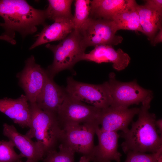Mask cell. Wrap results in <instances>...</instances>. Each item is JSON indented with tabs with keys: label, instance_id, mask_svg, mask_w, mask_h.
Returning <instances> with one entry per match:
<instances>
[{
	"label": "cell",
	"instance_id": "f1b7e54d",
	"mask_svg": "<svg viewBox=\"0 0 162 162\" xmlns=\"http://www.w3.org/2000/svg\"><path fill=\"white\" fill-rule=\"evenodd\" d=\"M156 125L157 128H158L157 132L161 136L162 135V120L160 119L156 121Z\"/></svg>",
	"mask_w": 162,
	"mask_h": 162
},
{
	"label": "cell",
	"instance_id": "4dcf8cb0",
	"mask_svg": "<svg viewBox=\"0 0 162 162\" xmlns=\"http://www.w3.org/2000/svg\"><path fill=\"white\" fill-rule=\"evenodd\" d=\"M25 162H32L29 160L27 159V160Z\"/></svg>",
	"mask_w": 162,
	"mask_h": 162
},
{
	"label": "cell",
	"instance_id": "9c48e42d",
	"mask_svg": "<svg viewBox=\"0 0 162 162\" xmlns=\"http://www.w3.org/2000/svg\"><path fill=\"white\" fill-rule=\"evenodd\" d=\"M109 83L112 102L110 106L128 107L130 105L138 104L152 95L151 91L139 86L136 81L128 82L117 81L115 74L111 73Z\"/></svg>",
	"mask_w": 162,
	"mask_h": 162
},
{
	"label": "cell",
	"instance_id": "d6986e66",
	"mask_svg": "<svg viewBox=\"0 0 162 162\" xmlns=\"http://www.w3.org/2000/svg\"><path fill=\"white\" fill-rule=\"evenodd\" d=\"M137 8L142 33L151 42L157 32L162 28V11L154 10L145 5L137 4Z\"/></svg>",
	"mask_w": 162,
	"mask_h": 162
},
{
	"label": "cell",
	"instance_id": "d4e9b609",
	"mask_svg": "<svg viewBox=\"0 0 162 162\" xmlns=\"http://www.w3.org/2000/svg\"><path fill=\"white\" fill-rule=\"evenodd\" d=\"M15 146L10 141H0V162H22L20 154L15 152Z\"/></svg>",
	"mask_w": 162,
	"mask_h": 162
},
{
	"label": "cell",
	"instance_id": "7c38bea8",
	"mask_svg": "<svg viewBox=\"0 0 162 162\" xmlns=\"http://www.w3.org/2000/svg\"><path fill=\"white\" fill-rule=\"evenodd\" d=\"M140 108H129L110 106L102 110L99 121L100 128L103 130L125 132L134 116L138 114Z\"/></svg>",
	"mask_w": 162,
	"mask_h": 162
},
{
	"label": "cell",
	"instance_id": "603a6c76",
	"mask_svg": "<svg viewBox=\"0 0 162 162\" xmlns=\"http://www.w3.org/2000/svg\"><path fill=\"white\" fill-rule=\"evenodd\" d=\"M75 153L70 148L61 144L58 151L55 149L48 151L43 160L44 162H74Z\"/></svg>",
	"mask_w": 162,
	"mask_h": 162
},
{
	"label": "cell",
	"instance_id": "ba28073f",
	"mask_svg": "<svg viewBox=\"0 0 162 162\" xmlns=\"http://www.w3.org/2000/svg\"><path fill=\"white\" fill-rule=\"evenodd\" d=\"M96 124H70L63 126L59 141L75 152L91 155L94 146Z\"/></svg>",
	"mask_w": 162,
	"mask_h": 162
},
{
	"label": "cell",
	"instance_id": "f546056e",
	"mask_svg": "<svg viewBox=\"0 0 162 162\" xmlns=\"http://www.w3.org/2000/svg\"><path fill=\"white\" fill-rule=\"evenodd\" d=\"M92 161V157L90 155H83L80 159L79 162H90Z\"/></svg>",
	"mask_w": 162,
	"mask_h": 162
},
{
	"label": "cell",
	"instance_id": "1f68e13d",
	"mask_svg": "<svg viewBox=\"0 0 162 162\" xmlns=\"http://www.w3.org/2000/svg\"></svg>",
	"mask_w": 162,
	"mask_h": 162
},
{
	"label": "cell",
	"instance_id": "2e32d148",
	"mask_svg": "<svg viewBox=\"0 0 162 162\" xmlns=\"http://www.w3.org/2000/svg\"><path fill=\"white\" fill-rule=\"evenodd\" d=\"M66 92L49 75L35 103L42 110L57 116Z\"/></svg>",
	"mask_w": 162,
	"mask_h": 162
},
{
	"label": "cell",
	"instance_id": "8992f818",
	"mask_svg": "<svg viewBox=\"0 0 162 162\" xmlns=\"http://www.w3.org/2000/svg\"><path fill=\"white\" fill-rule=\"evenodd\" d=\"M118 31L112 20L89 18L79 32L86 48L101 45H117L122 40V36L116 34Z\"/></svg>",
	"mask_w": 162,
	"mask_h": 162
},
{
	"label": "cell",
	"instance_id": "3957f363",
	"mask_svg": "<svg viewBox=\"0 0 162 162\" xmlns=\"http://www.w3.org/2000/svg\"><path fill=\"white\" fill-rule=\"evenodd\" d=\"M29 103L31 123L26 134L36 139L45 155L48 151L55 149L60 140L62 128L56 115L42 110L35 103Z\"/></svg>",
	"mask_w": 162,
	"mask_h": 162
},
{
	"label": "cell",
	"instance_id": "e0dca14e",
	"mask_svg": "<svg viewBox=\"0 0 162 162\" xmlns=\"http://www.w3.org/2000/svg\"><path fill=\"white\" fill-rule=\"evenodd\" d=\"M73 19L59 18L52 24L44 26L42 31L36 35V40L29 50L48 42L64 39L74 30Z\"/></svg>",
	"mask_w": 162,
	"mask_h": 162
},
{
	"label": "cell",
	"instance_id": "5bb4252c",
	"mask_svg": "<svg viewBox=\"0 0 162 162\" xmlns=\"http://www.w3.org/2000/svg\"><path fill=\"white\" fill-rule=\"evenodd\" d=\"M130 60L128 55L121 49L116 50L112 46L108 45L95 46L88 53L85 52L80 59V61L93 62L97 63L111 62L113 64V68L118 71L126 68Z\"/></svg>",
	"mask_w": 162,
	"mask_h": 162
},
{
	"label": "cell",
	"instance_id": "4316f807",
	"mask_svg": "<svg viewBox=\"0 0 162 162\" xmlns=\"http://www.w3.org/2000/svg\"><path fill=\"white\" fill-rule=\"evenodd\" d=\"M162 41V28H160L155 36L152 40L151 42L153 46Z\"/></svg>",
	"mask_w": 162,
	"mask_h": 162
},
{
	"label": "cell",
	"instance_id": "4fadbf2b",
	"mask_svg": "<svg viewBox=\"0 0 162 162\" xmlns=\"http://www.w3.org/2000/svg\"><path fill=\"white\" fill-rule=\"evenodd\" d=\"M3 134L20 150L22 157H26L32 162L43 160L45 153L39 143L33 141L26 134L19 132L14 125L4 124Z\"/></svg>",
	"mask_w": 162,
	"mask_h": 162
},
{
	"label": "cell",
	"instance_id": "44dd1931",
	"mask_svg": "<svg viewBox=\"0 0 162 162\" xmlns=\"http://www.w3.org/2000/svg\"><path fill=\"white\" fill-rule=\"evenodd\" d=\"M71 0H48L45 10L46 18L55 21L62 18L73 19L71 11Z\"/></svg>",
	"mask_w": 162,
	"mask_h": 162
},
{
	"label": "cell",
	"instance_id": "7402d4cb",
	"mask_svg": "<svg viewBox=\"0 0 162 162\" xmlns=\"http://www.w3.org/2000/svg\"><path fill=\"white\" fill-rule=\"evenodd\" d=\"M90 1L89 0L75 1V12L73 19L74 30L79 32L90 18Z\"/></svg>",
	"mask_w": 162,
	"mask_h": 162
},
{
	"label": "cell",
	"instance_id": "52a82bcc",
	"mask_svg": "<svg viewBox=\"0 0 162 162\" xmlns=\"http://www.w3.org/2000/svg\"><path fill=\"white\" fill-rule=\"evenodd\" d=\"M66 92L77 99L103 109L110 106L112 99L108 82L95 85L67 79Z\"/></svg>",
	"mask_w": 162,
	"mask_h": 162
},
{
	"label": "cell",
	"instance_id": "83f0119b",
	"mask_svg": "<svg viewBox=\"0 0 162 162\" xmlns=\"http://www.w3.org/2000/svg\"><path fill=\"white\" fill-rule=\"evenodd\" d=\"M0 39L6 41L13 45L16 44V41L14 38L6 34L0 35Z\"/></svg>",
	"mask_w": 162,
	"mask_h": 162
},
{
	"label": "cell",
	"instance_id": "cb8c5ba5",
	"mask_svg": "<svg viewBox=\"0 0 162 162\" xmlns=\"http://www.w3.org/2000/svg\"><path fill=\"white\" fill-rule=\"evenodd\" d=\"M124 162H162V148L156 152L146 154L139 152L127 153Z\"/></svg>",
	"mask_w": 162,
	"mask_h": 162
},
{
	"label": "cell",
	"instance_id": "5b68a950",
	"mask_svg": "<svg viewBox=\"0 0 162 162\" xmlns=\"http://www.w3.org/2000/svg\"><path fill=\"white\" fill-rule=\"evenodd\" d=\"M102 109L86 104L66 93L57 116L61 127L70 124H96Z\"/></svg>",
	"mask_w": 162,
	"mask_h": 162
},
{
	"label": "cell",
	"instance_id": "6da1fadb",
	"mask_svg": "<svg viewBox=\"0 0 162 162\" xmlns=\"http://www.w3.org/2000/svg\"><path fill=\"white\" fill-rule=\"evenodd\" d=\"M152 98L149 96L142 102L137 120L132 123L130 129L119 134L124 140L121 146L125 154L130 152L153 153L162 148V137L157 132L155 115L148 111Z\"/></svg>",
	"mask_w": 162,
	"mask_h": 162
},
{
	"label": "cell",
	"instance_id": "484cf974",
	"mask_svg": "<svg viewBox=\"0 0 162 162\" xmlns=\"http://www.w3.org/2000/svg\"><path fill=\"white\" fill-rule=\"evenodd\" d=\"M144 5L154 10L162 11V0H147Z\"/></svg>",
	"mask_w": 162,
	"mask_h": 162
},
{
	"label": "cell",
	"instance_id": "7a4b0ae2",
	"mask_svg": "<svg viewBox=\"0 0 162 162\" xmlns=\"http://www.w3.org/2000/svg\"><path fill=\"white\" fill-rule=\"evenodd\" d=\"M0 16L4 22L0 26L5 34L14 38L15 32L24 37L37 30V26L46 25L45 10L38 9L24 0H0Z\"/></svg>",
	"mask_w": 162,
	"mask_h": 162
},
{
	"label": "cell",
	"instance_id": "277c9868",
	"mask_svg": "<svg viewBox=\"0 0 162 162\" xmlns=\"http://www.w3.org/2000/svg\"><path fill=\"white\" fill-rule=\"evenodd\" d=\"M46 47L53 53L52 63L46 70L49 76L52 78L61 71L71 68L80 61L86 49L80 34L74 30L58 44H47Z\"/></svg>",
	"mask_w": 162,
	"mask_h": 162
},
{
	"label": "cell",
	"instance_id": "30bf717a",
	"mask_svg": "<svg viewBox=\"0 0 162 162\" xmlns=\"http://www.w3.org/2000/svg\"><path fill=\"white\" fill-rule=\"evenodd\" d=\"M48 74L35 62L32 55L26 61L23 69L16 76L29 103H35L45 83Z\"/></svg>",
	"mask_w": 162,
	"mask_h": 162
},
{
	"label": "cell",
	"instance_id": "ffe728a7",
	"mask_svg": "<svg viewBox=\"0 0 162 162\" xmlns=\"http://www.w3.org/2000/svg\"><path fill=\"white\" fill-rule=\"evenodd\" d=\"M137 4L123 10L115 14L111 20L115 24L118 31L125 30L140 31L142 32Z\"/></svg>",
	"mask_w": 162,
	"mask_h": 162
},
{
	"label": "cell",
	"instance_id": "9a60e30c",
	"mask_svg": "<svg viewBox=\"0 0 162 162\" xmlns=\"http://www.w3.org/2000/svg\"><path fill=\"white\" fill-rule=\"evenodd\" d=\"M0 112L22 128H30L31 112L26 96L22 94L16 99L5 98L0 99Z\"/></svg>",
	"mask_w": 162,
	"mask_h": 162
},
{
	"label": "cell",
	"instance_id": "8fae6325",
	"mask_svg": "<svg viewBox=\"0 0 162 162\" xmlns=\"http://www.w3.org/2000/svg\"><path fill=\"white\" fill-rule=\"evenodd\" d=\"M95 134L98 144L95 146L91 154L93 162H120L122 154L118 151L120 135L117 132L105 131L98 126Z\"/></svg>",
	"mask_w": 162,
	"mask_h": 162
},
{
	"label": "cell",
	"instance_id": "ac0fdd59",
	"mask_svg": "<svg viewBox=\"0 0 162 162\" xmlns=\"http://www.w3.org/2000/svg\"><path fill=\"white\" fill-rule=\"evenodd\" d=\"M136 3V1L134 0L91 1L90 17L111 20L116 14Z\"/></svg>",
	"mask_w": 162,
	"mask_h": 162
}]
</instances>
